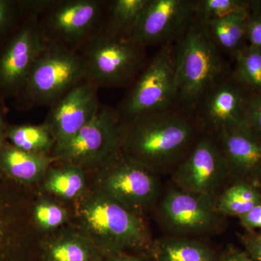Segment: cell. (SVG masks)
Wrapping results in <instances>:
<instances>
[{
    "instance_id": "1",
    "label": "cell",
    "mask_w": 261,
    "mask_h": 261,
    "mask_svg": "<svg viewBox=\"0 0 261 261\" xmlns=\"http://www.w3.org/2000/svg\"><path fill=\"white\" fill-rule=\"evenodd\" d=\"M203 133L195 113L175 108L121 122L120 151L154 174L171 175Z\"/></svg>"
},
{
    "instance_id": "2",
    "label": "cell",
    "mask_w": 261,
    "mask_h": 261,
    "mask_svg": "<svg viewBox=\"0 0 261 261\" xmlns=\"http://www.w3.org/2000/svg\"><path fill=\"white\" fill-rule=\"evenodd\" d=\"M70 224L98 247L104 257L124 253H147L154 239L145 217L132 212L93 187L70 204Z\"/></svg>"
},
{
    "instance_id": "3",
    "label": "cell",
    "mask_w": 261,
    "mask_h": 261,
    "mask_svg": "<svg viewBox=\"0 0 261 261\" xmlns=\"http://www.w3.org/2000/svg\"><path fill=\"white\" fill-rule=\"evenodd\" d=\"M175 53L178 107L194 113L202 96L232 67L194 20L175 42Z\"/></svg>"
},
{
    "instance_id": "4",
    "label": "cell",
    "mask_w": 261,
    "mask_h": 261,
    "mask_svg": "<svg viewBox=\"0 0 261 261\" xmlns=\"http://www.w3.org/2000/svg\"><path fill=\"white\" fill-rule=\"evenodd\" d=\"M84 80L85 70L78 51L46 42L23 87L14 98L15 107L22 111L50 108Z\"/></svg>"
},
{
    "instance_id": "5",
    "label": "cell",
    "mask_w": 261,
    "mask_h": 261,
    "mask_svg": "<svg viewBox=\"0 0 261 261\" xmlns=\"http://www.w3.org/2000/svg\"><path fill=\"white\" fill-rule=\"evenodd\" d=\"M110 1L41 0L39 28L46 42L77 51L106 28Z\"/></svg>"
},
{
    "instance_id": "6",
    "label": "cell",
    "mask_w": 261,
    "mask_h": 261,
    "mask_svg": "<svg viewBox=\"0 0 261 261\" xmlns=\"http://www.w3.org/2000/svg\"><path fill=\"white\" fill-rule=\"evenodd\" d=\"M37 190L0 177V261H42V235L33 223Z\"/></svg>"
},
{
    "instance_id": "7",
    "label": "cell",
    "mask_w": 261,
    "mask_h": 261,
    "mask_svg": "<svg viewBox=\"0 0 261 261\" xmlns=\"http://www.w3.org/2000/svg\"><path fill=\"white\" fill-rule=\"evenodd\" d=\"M89 187L145 217L154 213L162 195L160 176L118 151L102 166L89 171Z\"/></svg>"
},
{
    "instance_id": "8",
    "label": "cell",
    "mask_w": 261,
    "mask_h": 261,
    "mask_svg": "<svg viewBox=\"0 0 261 261\" xmlns=\"http://www.w3.org/2000/svg\"><path fill=\"white\" fill-rule=\"evenodd\" d=\"M86 80L99 88L130 85L147 65L146 49L103 31L79 49Z\"/></svg>"
},
{
    "instance_id": "9",
    "label": "cell",
    "mask_w": 261,
    "mask_h": 261,
    "mask_svg": "<svg viewBox=\"0 0 261 261\" xmlns=\"http://www.w3.org/2000/svg\"><path fill=\"white\" fill-rule=\"evenodd\" d=\"M178 107L175 42L161 46L116 111L121 122Z\"/></svg>"
},
{
    "instance_id": "10",
    "label": "cell",
    "mask_w": 261,
    "mask_h": 261,
    "mask_svg": "<svg viewBox=\"0 0 261 261\" xmlns=\"http://www.w3.org/2000/svg\"><path fill=\"white\" fill-rule=\"evenodd\" d=\"M41 0L24 1L23 14L0 42V98H14L46 45L38 22Z\"/></svg>"
},
{
    "instance_id": "11",
    "label": "cell",
    "mask_w": 261,
    "mask_h": 261,
    "mask_svg": "<svg viewBox=\"0 0 261 261\" xmlns=\"http://www.w3.org/2000/svg\"><path fill=\"white\" fill-rule=\"evenodd\" d=\"M121 121L116 109L101 106L97 114L69 141L55 146V162L73 165L87 172L97 169L120 150Z\"/></svg>"
},
{
    "instance_id": "12",
    "label": "cell",
    "mask_w": 261,
    "mask_h": 261,
    "mask_svg": "<svg viewBox=\"0 0 261 261\" xmlns=\"http://www.w3.org/2000/svg\"><path fill=\"white\" fill-rule=\"evenodd\" d=\"M216 200L170 187L161 195L154 213L168 235L201 238L222 227Z\"/></svg>"
},
{
    "instance_id": "13",
    "label": "cell",
    "mask_w": 261,
    "mask_h": 261,
    "mask_svg": "<svg viewBox=\"0 0 261 261\" xmlns=\"http://www.w3.org/2000/svg\"><path fill=\"white\" fill-rule=\"evenodd\" d=\"M171 177L178 189L215 200L232 179L216 139L206 132Z\"/></svg>"
},
{
    "instance_id": "14",
    "label": "cell",
    "mask_w": 261,
    "mask_h": 261,
    "mask_svg": "<svg viewBox=\"0 0 261 261\" xmlns=\"http://www.w3.org/2000/svg\"><path fill=\"white\" fill-rule=\"evenodd\" d=\"M195 0H149L128 39L145 48L174 43L194 20Z\"/></svg>"
},
{
    "instance_id": "15",
    "label": "cell",
    "mask_w": 261,
    "mask_h": 261,
    "mask_svg": "<svg viewBox=\"0 0 261 261\" xmlns=\"http://www.w3.org/2000/svg\"><path fill=\"white\" fill-rule=\"evenodd\" d=\"M99 87L84 80L49 108L43 122L54 137L56 145L71 140L97 114L102 105Z\"/></svg>"
},
{
    "instance_id": "16",
    "label": "cell",
    "mask_w": 261,
    "mask_h": 261,
    "mask_svg": "<svg viewBox=\"0 0 261 261\" xmlns=\"http://www.w3.org/2000/svg\"><path fill=\"white\" fill-rule=\"evenodd\" d=\"M247 92L234 80L232 71L211 87L194 113L204 132L216 135L228 128L245 126L243 109Z\"/></svg>"
},
{
    "instance_id": "17",
    "label": "cell",
    "mask_w": 261,
    "mask_h": 261,
    "mask_svg": "<svg viewBox=\"0 0 261 261\" xmlns=\"http://www.w3.org/2000/svg\"><path fill=\"white\" fill-rule=\"evenodd\" d=\"M233 181L257 187L261 183V140L245 126L222 130L216 135Z\"/></svg>"
},
{
    "instance_id": "18",
    "label": "cell",
    "mask_w": 261,
    "mask_h": 261,
    "mask_svg": "<svg viewBox=\"0 0 261 261\" xmlns=\"http://www.w3.org/2000/svg\"><path fill=\"white\" fill-rule=\"evenodd\" d=\"M42 261H103L95 244L78 228L70 224L42 237Z\"/></svg>"
},
{
    "instance_id": "19",
    "label": "cell",
    "mask_w": 261,
    "mask_h": 261,
    "mask_svg": "<svg viewBox=\"0 0 261 261\" xmlns=\"http://www.w3.org/2000/svg\"><path fill=\"white\" fill-rule=\"evenodd\" d=\"M53 162L50 154L25 152L6 141L0 145L2 174L22 186L39 187Z\"/></svg>"
},
{
    "instance_id": "20",
    "label": "cell",
    "mask_w": 261,
    "mask_h": 261,
    "mask_svg": "<svg viewBox=\"0 0 261 261\" xmlns=\"http://www.w3.org/2000/svg\"><path fill=\"white\" fill-rule=\"evenodd\" d=\"M152 261H216L219 252L202 239L165 235L149 247Z\"/></svg>"
},
{
    "instance_id": "21",
    "label": "cell",
    "mask_w": 261,
    "mask_h": 261,
    "mask_svg": "<svg viewBox=\"0 0 261 261\" xmlns=\"http://www.w3.org/2000/svg\"><path fill=\"white\" fill-rule=\"evenodd\" d=\"M38 188L43 193L70 205L88 190V172L73 165L54 161Z\"/></svg>"
},
{
    "instance_id": "22",
    "label": "cell",
    "mask_w": 261,
    "mask_h": 261,
    "mask_svg": "<svg viewBox=\"0 0 261 261\" xmlns=\"http://www.w3.org/2000/svg\"><path fill=\"white\" fill-rule=\"evenodd\" d=\"M250 13V11L236 13L219 20L199 23L223 56L228 57L233 62L248 45L246 25Z\"/></svg>"
},
{
    "instance_id": "23",
    "label": "cell",
    "mask_w": 261,
    "mask_h": 261,
    "mask_svg": "<svg viewBox=\"0 0 261 261\" xmlns=\"http://www.w3.org/2000/svg\"><path fill=\"white\" fill-rule=\"evenodd\" d=\"M33 223L41 235L49 234L70 223V205L43 193L38 188L32 208Z\"/></svg>"
},
{
    "instance_id": "24",
    "label": "cell",
    "mask_w": 261,
    "mask_h": 261,
    "mask_svg": "<svg viewBox=\"0 0 261 261\" xmlns=\"http://www.w3.org/2000/svg\"><path fill=\"white\" fill-rule=\"evenodd\" d=\"M5 141L21 150L40 154H50L56 145L54 137L43 123L8 125Z\"/></svg>"
},
{
    "instance_id": "25",
    "label": "cell",
    "mask_w": 261,
    "mask_h": 261,
    "mask_svg": "<svg viewBox=\"0 0 261 261\" xmlns=\"http://www.w3.org/2000/svg\"><path fill=\"white\" fill-rule=\"evenodd\" d=\"M261 202V193L256 187L243 181H233L220 194L216 210L221 216L240 218Z\"/></svg>"
},
{
    "instance_id": "26",
    "label": "cell",
    "mask_w": 261,
    "mask_h": 261,
    "mask_svg": "<svg viewBox=\"0 0 261 261\" xmlns=\"http://www.w3.org/2000/svg\"><path fill=\"white\" fill-rule=\"evenodd\" d=\"M149 0L110 1L105 32L128 37Z\"/></svg>"
},
{
    "instance_id": "27",
    "label": "cell",
    "mask_w": 261,
    "mask_h": 261,
    "mask_svg": "<svg viewBox=\"0 0 261 261\" xmlns=\"http://www.w3.org/2000/svg\"><path fill=\"white\" fill-rule=\"evenodd\" d=\"M233 63L234 80L247 90L261 92V51L247 45Z\"/></svg>"
},
{
    "instance_id": "28",
    "label": "cell",
    "mask_w": 261,
    "mask_h": 261,
    "mask_svg": "<svg viewBox=\"0 0 261 261\" xmlns=\"http://www.w3.org/2000/svg\"><path fill=\"white\" fill-rule=\"evenodd\" d=\"M248 11L249 0H195L194 20L205 23Z\"/></svg>"
},
{
    "instance_id": "29",
    "label": "cell",
    "mask_w": 261,
    "mask_h": 261,
    "mask_svg": "<svg viewBox=\"0 0 261 261\" xmlns=\"http://www.w3.org/2000/svg\"><path fill=\"white\" fill-rule=\"evenodd\" d=\"M243 123L261 140V92H247L244 104Z\"/></svg>"
},
{
    "instance_id": "30",
    "label": "cell",
    "mask_w": 261,
    "mask_h": 261,
    "mask_svg": "<svg viewBox=\"0 0 261 261\" xmlns=\"http://www.w3.org/2000/svg\"><path fill=\"white\" fill-rule=\"evenodd\" d=\"M24 1L0 0V42L23 14Z\"/></svg>"
},
{
    "instance_id": "31",
    "label": "cell",
    "mask_w": 261,
    "mask_h": 261,
    "mask_svg": "<svg viewBox=\"0 0 261 261\" xmlns=\"http://www.w3.org/2000/svg\"><path fill=\"white\" fill-rule=\"evenodd\" d=\"M247 44L261 51V13H250L247 20Z\"/></svg>"
},
{
    "instance_id": "32",
    "label": "cell",
    "mask_w": 261,
    "mask_h": 261,
    "mask_svg": "<svg viewBox=\"0 0 261 261\" xmlns=\"http://www.w3.org/2000/svg\"><path fill=\"white\" fill-rule=\"evenodd\" d=\"M245 251L255 261H261V232L252 233L243 238Z\"/></svg>"
},
{
    "instance_id": "33",
    "label": "cell",
    "mask_w": 261,
    "mask_h": 261,
    "mask_svg": "<svg viewBox=\"0 0 261 261\" xmlns=\"http://www.w3.org/2000/svg\"><path fill=\"white\" fill-rule=\"evenodd\" d=\"M239 219L244 227L249 231L261 229V202Z\"/></svg>"
},
{
    "instance_id": "34",
    "label": "cell",
    "mask_w": 261,
    "mask_h": 261,
    "mask_svg": "<svg viewBox=\"0 0 261 261\" xmlns=\"http://www.w3.org/2000/svg\"><path fill=\"white\" fill-rule=\"evenodd\" d=\"M216 261H255L248 254L235 247H227L224 251L219 252Z\"/></svg>"
},
{
    "instance_id": "35",
    "label": "cell",
    "mask_w": 261,
    "mask_h": 261,
    "mask_svg": "<svg viewBox=\"0 0 261 261\" xmlns=\"http://www.w3.org/2000/svg\"><path fill=\"white\" fill-rule=\"evenodd\" d=\"M103 261H152L147 253L124 252L105 257Z\"/></svg>"
},
{
    "instance_id": "36",
    "label": "cell",
    "mask_w": 261,
    "mask_h": 261,
    "mask_svg": "<svg viewBox=\"0 0 261 261\" xmlns=\"http://www.w3.org/2000/svg\"><path fill=\"white\" fill-rule=\"evenodd\" d=\"M3 99L0 98V145L5 142V134H6L7 127L8 125L5 120V112Z\"/></svg>"
},
{
    "instance_id": "37",
    "label": "cell",
    "mask_w": 261,
    "mask_h": 261,
    "mask_svg": "<svg viewBox=\"0 0 261 261\" xmlns=\"http://www.w3.org/2000/svg\"><path fill=\"white\" fill-rule=\"evenodd\" d=\"M250 13H261V0H249Z\"/></svg>"
},
{
    "instance_id": "38",
    "label": "cell",
    "mask_w": 261,
    "mask_h": 261,
    "mask_svg": "<svg viewBox=\"0 0 261 261\" xmlns=\"http://www.w3.org/2000/svg\"><path fill=\"white\" fill-rule=\"evenodd\" d=\"M2 176H3V175L2 174L1 171H0V177H2Z\"/></svg>"
}]
</instances>
